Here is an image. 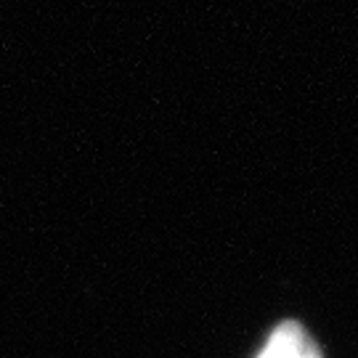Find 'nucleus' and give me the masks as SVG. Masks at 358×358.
<instances>
[{
    "label": "nucleus",
    "mask_w": 358,
    "mask_h": 358,
    "mask_svg": "<svg viewBox=\"0 0 358 358\" xmlns=\"http://www.w3.org/2000/svg\"><path fill=\"white\" fill-rule=\"evenodd\" d=\"M260 358H321L316 343L300 324H282L276 332L271 334Z\"/></svg>",
    "instance_id": "obj_1"
}]
</instances>
